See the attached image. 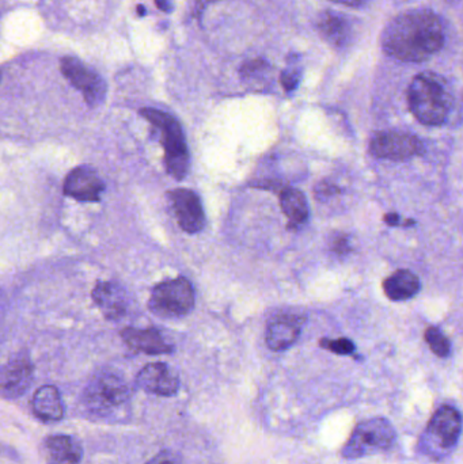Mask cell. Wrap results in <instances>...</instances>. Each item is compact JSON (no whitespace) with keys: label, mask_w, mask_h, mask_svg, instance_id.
Instances as JSON below:
<instances>
[{"label":"cell","mask_w":463,"mask_h":464,"mask_svg":"<svg viewBox=\"0 0 463 464\" xmlns=\"http://www.w3.org/2000/svg\"><path fill=\"white\" fill-rule=\"evenodd\" d=\"M445 44V30L437 14L410 10L386 26L382 48L386 54L404 63H421L434 56Z\"/></svg>","instance_id":"6da1fadb"},{"label":"cell","mask_w":463,"mask_h":464,"mask_svg":"<svg viewBox=\"0 0 463 464\" xmlns=\"http://www.w3.org/2000/svg\"><path fill=\"white\" fill-rule=\"evenodd\" d=\"M408 101L413 116L424 125H442L453 105L448 82L435 72H421L413 78Z\"/></svg>","instance_id":"7a4b0ae2"},{"label":"cell","mask_w":463,"mask_h":464,"mask_svg":"<svg viewBox=\"0 0 463 464\" xmlns=\"http://www.w3.org/2000/svg\"><path fill=\"white\" fill-rule=\"evenodd\" d=\"M130 389L119 373H97L87 384L83 403L90 413L101 420L120 419L127 411Z\"/></svg>","instance_id":"3957f363"},{"label":"cell","mask_w":463,"mask_h":464,"mask_svg":"<svg viewBox=\"0 0 463 464\" xmlns=\"http://www.w3.org/2000/svg\"><path fill=\"white\" fill-rule=\"evenodd\" d=\"M140 114L160 132L169 176L178 181L184 179L189 171L190 155L181 125L173 116L157 109H141Z\"/></svg>","instance_id":"277c9868"},{"label":"cell","mask_w":463,"mask_h":464,"mask_svg":"<svg viewBox=\"0 0 463 464\" xmlns=\"http://www.w3.org/2000/svg\"><path fill=\"white\" fill-rule=\"evenodd\" d=\"M462 430V417L453 406H442L429 420V427L421 439V451L429 457L440 459L450 454L457 444Z\"/></svg>","instance_id":"5b68a950"},{"label":"cell","mask_w":463,"mask_h":464,"mask_svg":"<svg viewBox=\"0 0 463 464\" xmlns=\"http://www.w3.org/2000/svg\"><path fill=\"white\" fill-rule=\"evenodd\" d=\"M397 433L386 419H371L361 422L353 430L350 440L342 449L345 459H362L386 451L396 443Z\"/></svg>","instance_id":"8992f818"},{"label":"cell","mask_w":463,"mask_h":464,"mask_svg":"<svg viewBox=\"0 0 463 464\" xmlns=\"http://www.w3.org/2000/svg\"><path fill=\"white\" fill-rule=\"evenodd\" d=\"M150 310L162 318H179L188 315L195 307V291L185 277L163 281L151 292Z\"/></svg>","instance_id":"52a82bcc"},{"label":"cell","mask_w":463,"mask_h":464,"mask_svg":"<svg viewBox=\"0 0 463 464\" xmlns=\"http://www.w3.org/2000/svg\"><path fill=\"white\" fill-rule=\"evenodd\" d=\"M60 70L67 81L83 94L87 105L95 108L102 103L106 95V83L92 68L75 57H64L60 62Z\"/></svg>","instance_id":"ba28073f"},{"label":"cell","mask_w":463,"mask_h":464,"mask_svg":"<svg viewBox=\"0 0 463 464\" xmlns=\"http://www.w3.org/2000/svg\"><path fill=\"white\" fill-rule=\"evenodd\" d=\"M423 151L420 139L410 133H378L370 143V152L380 160H407L423 154Z\"/></svg>","instance_id":"9c48e42d"},{"label":"cell","mask_w":463,"mask_h":464,"mask_svg":"<svg viewBox=\"0 0 463 464\" xmlns=\"http://www.w3.org/2000/svg\"><path fill=\"white\" fill-rule=\"evenodd\" d=\"M34 367L24 353L11 357L0 370V397L16 400L32 386Z\"/></svg>","instance_id":"30bf717a"},{"label":"cell","mask_w":463,"mask_h":464,"mask_svg":"<svg viewBox=\"0 0 463 464\" xmlns=\"http://www.w3.org/2000/svg\"><path fill=\"white\" fill-rule=\"evenodd\" d=\"M179 227L188 234H196L206 226V215L200 198L193 190L174 189L169 193Z\"/></svg>","instance_id":"8fae6325"},{"label":"cell","mask_w":463,"mask_h":464,"mask_svg":"<svg viewBox=\"0 0 463 464\" xmlns=\"http://www.w3.org/2000/svg\"><path fill=\"white\" fill-rule=\"evenodd\" d=\"M103 190L105 184L102 179L97 171L87 166L73 169L65 179L64 195L78 201L97 203L101 200Z\"/></svg>","instance_id":"7c38bea8"},{"label":"cell","mask_w":463,"mask_h":464,"mask_svg":"<svg viewBox=\"0 0 463 464\" xmlns=\"http://www.w3.org/2000/svg\"><path fill=\"white\" fill-rule=\"evenodd\" d=\"M139 387L158 397H173L178 392V375L165 362L147 364L136 378Z\"/></svg>","instance_id":"4fadbf2b"},{"label":"cell","mask_w":463,"mask_h":464,"mask_svg":"<svg viewBox=\"0 0 463 464\" xmlns=\"http://www.w3.org/2000/svg\"><path fill=\"white\" fill-rule=\"evenodd\" d=\"M92 299L105 318L117 321L127 314L128 299L124 288L111 281H101L92 289Z\"/></svg>","instance_id":"5bb4252c"},{"label":"cell","mask_w":463,"mask_h":464,"mask_svg":"<svg viewBox=\"0 0 463 464\" xmlns=\"http://www.w3.org/2000/svg\"><path fill=\"white\" fill-rule=\"evenodd\" d=\"M43 459L46 464H81L83 449L72 436H49L43 443Z\"/></svg>","instance_id":"9a60e30c"},{"label":"cell","mask_w":463,"mask_h":464,"mask_svg":"<svg viewBox=\"0 0 463 464\" xmlns=\"http://www.w3.org/2000/svg\"><path fill=\"white\" fill-rule=\"evenodd\" d=\"M122 340L133 352L146 354H169L174 351L170 343H166L157 329H136L127 327L121 332Z\"/></svg>","instance_id":"2e32d148"},{"label":"cell","mask_w":463,"mask_h":464,"mask_svg":"<svg viewBox=\"0 0 463 464\" xmlns=\"http://www.w3.org/2000/svg\"><path fill=\"white\" fill-rule=\"evenodd\" d=\"M301 329L302 318L299 316H279L266 327V345L275 352L285 351L296 343Z\"/></svg>","instance_id":"e0dca14e"},{"label":"cell","mask_w":463,"mask_h":464,"mask_svg":"<svg viewBox=\"0 0 463 464\" xmlns=\"http://www.w3.org/2000/svg\"><path fill=\"white\" fill-rule=\"evenodd\" d=\"M33 411L43 422H57L64 417L62 395L54 386H43L33 397Z\"/></svg>","instance_id":"ac0fdd59"},{"label":"cell","mask_w":463,"mask_h":464,"mask_svg":"<svg viewBox=\"0 0 463 464\" xmlns=\"http://www.w3.org/2000/svg\"><path fill=\"white\" fill-rule=\"evenodd\" d=\"M383 291L393 302L410 299L420 291V280L410 270H397L383 281Z\"/></svg>","instance_id":"d6986e66"},{"label":"cell","mask_w":463,"mask_h":464,"mask_svg":"<svg viewBox=\"0 0 463 464\" xmlns=\"http://www.w3.org/2000/svg\"><path fill=\"white\" fill-rule=\"evenodd\" d=\"M280 204L288 219V228L296 230L309 219V204L306 196L295 188H285L280 193Z\"/></svg>","instance_id":"ffe728a7"},{"label":"cell","mask_w":463,"mask_h":464,"mask_svg":"<svg viewBox=\"0 0 463 464\" xmlns=\"http://www.w3.org/2000/svg\"><path fill=\"white\" fill-rule=\"evenodd\" d=\"M321 34L334 46H344L352 35V24L339 14L323 13L318 19Z\"/></svg>","instance_id":"44dd1931"},{"label":"cell","mask_w":463,"mask_h":464,"mask_svg":"<svg viewBox=\"0 0 463 464\" xmlns=\"http://www.w3.org/2000/svg\"><path fill=\"white\" fill-rule=\"evenodd\" d=\"M426 341L429 348H431V351L434 352L438 357L450 356V341L446 338V335L443 334L438 327H429V329H427Z\"/></svg>","instance_id":"7402d4cb"},{"label":"cell","mask_w":463,"mask_h":464,"mask_svg":"<svg viewBox=\"0 0 463 464\" xmlns=\"http://www.w3.org/2000/svg\"><path fill=\"white\" fill-rule=\"evenodd\" d=\"M320 345L326 349V351L332 352V353L342 354V356H350V354L355 352V343L348 340V338H339V340L323 338L320 341Z\"/></svg>","instance_id":"603a6c76"},{"label":"cell","mask_w":463,"mask_h":464,"mask_svg":"<svg viewBox=\"0 0 463 464\" xmlns=\"http://www.w3.org/2000/svg\"><path fill=\"white\" fill-rule=\"evenodd\" d=\"M147 464H181V457L173 451H162Z\"/></svg>","instance_id":"cb8c5ba5"},{"label":"cell","mask_w":463,"mask_h":464,"mask_svg":"<svg viewBox=\"0 0 463 464\" xmlns=\"http://www.w3.org/2000/svg\"><path fill=\"white\" fill-rule=\"evenodd\" d=\"M332 250L337 254V256H344L351 251L350 240H348L347 235H339L334 237L332 242Z\"/></svg>","instance_id":"d4e9b609"},{"label":"cell","mask_w":463,"mask_h":464,"mask_svg":"<svg viewBox=\"0 0 463 464\" xmlns=\"http://www.w3.org/2000/svg\"><path fill=\"white\" fill-rule=\"evenodd\" d=\"M299 83V72L296 71H285L282 75V84L287 92H293Z\"/></svg>","instance_id":"484cf974"},{"label":"cell","mask_w":463,"mask_h":464,"mask_svg":"<svg viewBox=\"0 0 463 464\" xmlns=\"http://www.w3.org/2000/svg\"><path fill=\"white\" fill-rule=\"evenodd\" d=\"M315 192H317L318 198H332V196L339 195L342 190H340V188L334 187V185L323 182Z\"/></svg>","instance_id":"4316f807"},{"label":"cell","mask_w":463,"mask_h":464,"mask_svg":"<svg viewBox=\"0 0 463 464\" xmlns=\"http://www.w3.org/2000/svg\"><path fill=\"white\" fill-rule=\"evenodd\" d=\"M332 2L348 5V7H362V5H367L370 0H332Z\"/></svg>","instance_id":"83f0119b"},{"label":"cell","mask_w":463,"mask_h":464,"mask_svg":"<svg viewBox=\"0 0 463 464\" xmlns=\"http://www.w3.org/2000/svg\"><path fill=\"white\" fill-rule=\"evenodd\" d=\"M155 5L159 10L165 11V13H171L173 11V2L171 0H155Z\"/></svg>","instance_id":"f1b7e54d"},{"label":"cell","mask_w":463,"mask_h":464,"mask_svg":"<svg viewBox=\"0 0 463 464\" xmlns=\"http://www.w3.org/2000/svg\"><path fill=\"white\" fill-rule=\"evenodd\" d=\"M385 223L388 226H391V227H394V226L400 225V217L397 214H388L385 217Z\"/></svg>","instance_id":"f546056e"},{"label":"cell","mask_w":463,"mask_h":464,"mask_svg":"<svg viewBox=\"0 0 463 464\" xmlns=\"http://www.w3.org/2000/svg\"><path fill=\"white\" fill-rule=\"evenodd\" d=\"M138 13H139V15H144V14H146V8L143 7V5H139L138 7Z\"/></svg>","instance_id":"4dcf8cb0"}]
</instances>
